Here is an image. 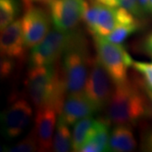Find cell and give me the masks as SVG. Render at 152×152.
I'll list each match as a JSON object with an SVG mask.
<instances>
[{"label": "cell", "mask_w": 152, "mask_h": 152, "mask_svg": "<svg viewBox=\"0 0 152 152\" xmlns=\"http://www.w3.org/2000/svg\"><path fill=\"white\" fill-rule=\"evenodd\" d=\"M97 58L107 70L115 84H121L128 79V70L134 61L123 45L113 43L105 37L94 36Z\"/></svg>", "instance_id": "obj_4"}, {"label": "cell", "mask_w": 152, "mask_h": 152, "mask_svg": "<svg viewBox=\"0 0 152 152\" xmlns=\"http://www.w3.org/2000/svg\"><path fill=\"white\" fill-rule=\"evenodd\" d=\"M26 9L32 5L33 4H48L51 0H22Z\"/></svg>", "instance_id": "obj_25"}, {"label": "cell", "mask_w": 152, "mask_h": 152, "mask_svg": "<svg viewBox=\"0 0 152 152\" xmlns=\"http://www.w3.org/2000/svg\"><path fill=\"white\" fill-rule=\"evenodd\" d=\"M97 111L95 104L83 92L68 95L59 115L70 126L84 118L92 116Z\"/></svg>", "instance_id": "obj_13"}, {"label": "cell", "mask_w": 152, "mask_h": 152, "mask_svg": "<svg viewBox=\"0 0 152 152\" xmlns=\"http://www.w3.org/2000/svg\"><path fill=\"white\" fill-rule=\"evenodd\" d=\"M51 16L40 7L31 5L21 19L22 33L27 48L39 44L50 31Z\"/></svg>", "instance_id": "obj_10"}, {"label": "cell", "mask_w": 152, "mask_h": 152, "mask_svg": "<svg viewBox=\"0 0 152 152\" xmlns=\"http://www.w3.org/2000/svg\"><path fill=\"white\" fill-rule=\"evenodd\" d=\"M69 125L59 115L56 124L53 150L56 152H69L73 151V137L69 128Z\"/></svg>", "instance_id": "obj_15"}, {"label": "cell", "mask_w": 152, "mask_h": 152, "mask_svg": "<svg viewBox=\"0 0 152 152\" xmlns=\"http://www.w3.org/2000/svg\"><path fill=\"white\" fill-rule=\"evenodd\" d=\"M25 84L36 108L52 106L61 113L67 93L62 70L54 64L31 66Z\"/></svg>", "instance_id": "obj_2"}, {"label": "cell", "mask_w": 152, "mask_h": 152, "mask_svg": "<svg viewBox=\"0 0 152 152\" xmlns=\"http://www.w3.org/2000/svg\"><path fill=\"white\" fill-rule=\"evenodd\" d=\"M120 7H123L131 12L134 16H141L142 12L139 0H118Z\"/></svg>", "instance_id": "obj_22"}, {"label": "cell", "mask_w": 152, "mask_h": 152, "mask_svg": "<svg viewBox=\"0 0 152 152\" xmlns=\"http://www.w3.org/2000/svg\"><path fill=\"white\" fill-rule=\"evenodd\" d=\"M98 4H101L102 5L107 6L109 8H113V9H117L120 7L119 2L118 0H95Z\"/></svg>", "instance_id": "obj_24"}, {"label": "cell", "mask_w": 152, "mask_h": 152, "mask_svg": "<svg viewBox=\"0 0 152 152\" xmlns=\"http://www.w3.org/2000/svg\"><path fill=\"white\" fill-rule=\"evenodd\" d=\"M57 110L52 106L37 108L33 133L37 138L39 151H50L53 145V136L57 124Z\"/></svg>", "instance_id": "obj_11"}, {"label": "cell", "mask_w": 152, "mask_h": 152, "mask_svg": "<svg viewBox=\"0 0 152 152\" xmlns=\"http://www.w3.org/2000/svg\"><path fill=\"white\" fill-rule=\"evenodd\" d=\"M148 96L144 95L138 82L128 80L115 84L112 98L107 106V120L115 125L132 126L151 113Z\"/></svg>", "instance_id": "obj_1"}, {"label": "cell", "mask_w": 152, "mask_h": 152, "mask_svg": "<svg viewBox=\"0 0 152 152\" xmlns=\"http://www.w3.org/2000/svg\"><path fill=\"white\" fill-rule=\"evenodd\" d=\"M145 48L152 54V33L147 37L145 42Z\"/></svg>", "instance_id": "obj_27"}, {"label": "cell", "mask_w": 152, "mask_h": 152, "mask_svg": "<svg viewBox=\"0 0 152 152\" xmlns=\"http://www.w3.org/2000/svg\"><path fill=\"white\" fill-rule=\"evenodd\" d=\"M143 149L146 151H152V130L148 132L143 141Z\"/></svg>", "instance_id": "obj_23"}, {"label": "cell", "mask_w": 152, "mask_h": 152, "mask_svg": "<svg viewBox=\"0 0 152 152\" xmlns=\"http://www.w3.org/2000/svg\"><path fill=\"white\" fill-rule=\"evenodd\" d=\"M92 58L84 35L76 31L72 43L63 54V77L67 94L84 92Z\"/></svg>", "instance_id": "obj_3"}, {"label": "cell", "mask_w": 152, "mask_h": 152, "mask_svg": "<svg viewBox=\"0 0 152 152\" xmlns=\"http://www.w3.org/2000/svg\"><path fill=\"white\" fill-rule=\"evenodd\" d=\"M76 31H50L43 40L32 48L30 54L31 66L53 65L72 43Z\"/></svg>", "instance_id": "obj_5"}, {"label": "cell", "mask_w": 152, "mask_h": 152, "mask_svg": "<svg viewBox=\"0 0 152 152\" xmlns=\"http://www.w3.org/2000/svg\"><path fill=\"white\" fill-rule=\"evenodd\" d=\"M26 48L22 33L21 20H15L1 31L0 52L2 57L15 61H22Z\"/></svg>", "instance_id": "obj_12"}, {"label": "cell", "mask_w": 152, "mask_h": 152, "mask_svg": "<svg viewBox=\"0 0 152 152\" xmlns=\"http://www.w3.org/2000/svg\"><path fill=\"white\" fill-rule=\"evenodd\" d=\"M82 20L93 36L107 37L118 26L116 9L98 4L95 0L93 3L85 1Z\"/></svg>", "instance_id": "obj_8"}, {"label": "cell", "mask_w": 152, "mask_h": 152, "mask_svg": "<svg viewBox=\"0 0 152 152\" xmlns=\"http://www.w3.org/2000/svg\"><path fill=\"white\" fill-rule=\"evenodd\" d=\"M139 28L140 24L138 22L129 25H118L113 31L105 37L113 43L121 44L129 37L135 33Z\"/></svg>", "instance_id": "obj_18"}, {"label": "cell", "mask_w": 152, "mask_h": 152, "mask_svg": "<svg viewBox=\"0 0 152 152\" xmlns=\"http://www.w3.org/2000/svg\"><path fill=\"white\" fill-rule=\"evenodd\" d=\"M113 80L96 58H92L84 93L98 111L107 107L114 91Z\"/></svg>", "instance_id": "obj_6"}, {"label": "cell", "mask_w": 152, "mask_h": 152, "mask_svg": "<svg viewBox=\"0 0 152 152\" xmlns=\"http://www.w3.org/2000/svg\"><path fill=\"white\" fill-rule=\"evenodd\" d=\"M139 4L143 13H149L151 12V5L150 0H139Z\"/></svg>", "instance_id": "obj_26"}, {"label": "cell", "mask_w": 152, "mask_h": 152, "mask_svg": "<svg viewBox=\"0 0 152 152\" xmlns=\"http://www.w3.org/2000/svg\"><path fill=\"white\" fill-rule=\"evenodd\" d=\"M86 0H51L49 12L55 29L61 31L75 30L82 20Z\"/></svg>", "instance_id": "obj_9"}, {"label": "cell", "mask_w": 152, "mask_h": 152, "mask_svg": "<svg viewBox=\"0 0 152 152\" xmlns=\"http://www.w3.org/2000/svg\"><path fill=\"white\" fill-rule=\"evenodd\" d=\"M4 151L10 152H35L39 151V146L37 138L31 130L26 138L18 142L15 145L7 148Z\"/></svg>", "instance_id": "obj_19"}, {"label": "cell", "mask_w": 152, "mask_h": 152, "mask_svg": "<svg viewBox=\"0 0 152 152\" xmlns=\"http://www.w3.org/2000/svg\"><path fill=\"white\" fill-rule=\"evenodd\" d=\"M33 110L27 99L15 96L1 115L3 134L7 139H15L26 129L32 118Z\"/></svg>", "instance_id": "obj_7"}, {"label": "cell", "mask_w": 152, "mask_h": 152, "mask_svg": "<svg viewBox=\"0 0 152 152\" xmlns=\"http://www.w3.org/2000/svg\"><path fill=\"white\" fill-rule=\"evenodd\" d=\"M150 5H151V13H152V0H150Z\"/></svg>", "instance_id": "obj_29"}, {"label": "cell", "mask_w": 152, "mask_h": 152, "mask_svg": "<svg viewBox=\"0 0 152 152\" xmlns=\"http://www.w3.org/2000/svg\"><path fill=\"white\" fill-rule=\"evenodd\" d=\"M134 67L139 73H140L145 80L146 86L152 90V63H145V62H134Z\"/></svg>", "instance_id": "obj_20"}, {"label": "cell", "mask_w": 152, "mask_h": 152, "mask_svg": "<svg viewBox=\"0 0 152 152\" xmlns=\"http://www.w3.org/2000/svg\"><path fill=\"white\" fill-rule=\"evenodd\" d=\"M116 18L118 25H129L138 22L135 16L123 7H118L116 9Z\"/></svg>", "instance_id": "obj_21"}, {"label": "cell", "mask_w": 152, "mask_h": 152, "mask_svg": "<svg viewBox=\"0 0 152 152\" xmlns=\"http://www.w3.org/2000/svg\"><path fill=\"white\" fill-rule=\"evenodd\" d=\"M129 125H116L111 131L109 151L130 152L137 146L134 135Z\"/></svg>", "instance_id": "obj_14"}, {"label": "cell", "mask_w": 152, "mask_h": 152, "mask_svg": "<svg viewBox=\"0 0 152 152\" xmlns=\"http://www.w3.org/2000/svg\"><path fill=\"white\" fill-rule=\"evenodd\" d=\"M145 88V91L147 94V96H148V98H149V100H150V103H151V111H152V90L151 88H149V87L145 86H144Z\"/></svg>", "instance_id": "obj_28"}, {"label": "cell", "mask_w": 152, "mask_h": 152, "mask_svg": "<svg viewBox=\"0 0 152 152\" xmlns=\"http://www.w3.org/2000/svg\"><path fill=\"white\" fill-rule=\"evenodd\" d=\"M19 5L16 0H0V29L1 31L16 20Z\"/></svg>", "instance_id": "obj_17"}, {"label": "cell", "mask_w": 152, "mask_h": 152, "mask_svg": "<svg viewBox=\"0 0 152 152\" xmlns=\"http://www.w3.org/2000/svg\"><path fill=\"white\" fill-rule=\"evenodd\" d=\"M96 119L92 116L84 118L75 124L72 137H73V151H79L80 147L91 135Z\"/></svg>", "instance_id": "obj_16"}]
</instances>
